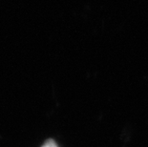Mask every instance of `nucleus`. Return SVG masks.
Returning <instances> with one entry per match:
<instances>
[{"mask_svg":"<svg viewBox=\"0 0 148 147\" xmlns=\"http://www.w3.org/2000/svg\"><path fill=\"white\" fill-rule=\"evenodd\" d=\"M41 147H58V144H56V142H55V140L52 139H49L44 142V144Z\"/></svg>","mask_w":148,"mask_h":147,"instance_id":"obj_1","label":"nucleus"}]
</instances>
